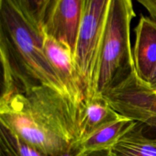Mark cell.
I'll use <instances>...</instances> for the list:
<instances>
[{
    "label": "cell",
    "instance_id": "1",
    "mask_svg": "<svg viewBox=\"0 0 156 156\" xmlns=\"http://www.w3.org/2000/svg\"><path fill=\"white\" fill-rule=\"evenodd\" d=\"M79 122L80 108L44 85L0 101V123L44 156H58L77 144Z\"/></svg>",
    "mask_w": 156,
    "mask_h": 156
},
{
    "label": "cell",
    "instance_id": "2",
    "mask_svg": "<svg viewBox=\"0 0 156 156\" xmlns=\"http://www.w3.org/2000/svg\"><path fill=\"white\" fill-rule=\"evenodd\" d=\"M47 2L0 0V51L29 85L49 87L68 97L44 50L42 18Z\"/></svg>",
    "mask_w": 156,
    "mask_h": 156
},
{
    "label": "cell",
    "instance_id": "3",
    "mask_svg": "<svg viewBox=\"0 0 156 156\" xmlns=\"http://www.w3.org/2000/svg\"><path fill=\"white\" fill-rule=\"evenodd\" d=\"M136 17L131 0H111L92 97H104L135 70L130 27Z\"/></svg>",
    "mask_w": 156,
    "mask_h": 156
},
{
    "label": "cell",
    "instance_id": "4",
    "mask_svg": "<svg viewBox=\"0 0 156 156\" xmlns=\"http://www.w3.org/2000/svg\"><path fill=\"white\" fill-rule=\"evenodd\" d=\"M110 2L111 0H84L73 60L85 89V99L93 95Z\"/></svg>",
    "mask_w": 156,
    "mask_h": 156
},
{
    "label": "cell",
    "instance_id": "5",
    "mask_svg": "<svg viewBox=\"0 0 156 156\" xmlns=\"http://www.w3.org/2000/svg\"><path fill=\"white\" fill-rule=\"evenodd\" d=\"M84 0H47L42 18L44 34L73 53L83 13Z\"/></svg>",
    "mask_w": 156,
    "mask_h": 156
},
{
    "label": "cell",
    "instance_id": "6",
    "mask_svg": "<svg viewBox=\"0 0 156 156\" xmlns=\"http://www.w3.org/2000/svg\"><path fill=\"white\" fill-rule=\"evenodd\" d=\"M44 50L49 62L66 90L68 97L79 108L83 105L85 93L78 75L73 53L63 44L44 35Z\"/></svg>",
    "mask_w": 156,
    "mask_h": 156
},
{
    "label": "cell",
    "instance_id": "7",
    "mask_svg": "<svg viewBox=\"0 0 156 156\" xmlns=\"http://www.w3.org/2000/svg\"><path fill=\"white\" fill-rule=\"evenodd\" d=\"M135 45L133 49L135 70L147 82L156 65V22L142 15L135 27Z\"/></svg>",
    "mask_w": 156,
    "mask_h": 156
},
{
    "label": "cell",
    "instance_id": "8",
    "mask_svg": "<svg viewBox=\"0 0 156 156\" xmlns=\"http://www.w3.org/2000/svg\"><path fill=\"white\" fill-rule=\"evenodd\" d=\"M123 117L113 109L104 97L98 96L85 99L80 108L79 142L98 129Z\"/></svg>",
    "mask_w": 156,
    "mask_h": 156
},
{
    "label": "cell",
    "instance_id": "9",
    "mask_svg": "<svg viewBox=\"0 0 156 156\" xmlns=\"http://www.w3.org/2000/svg\"><path fill=\"white\" fill-rule=\"evenodd\" d=\"M136 123L134 120L123 117L98 129L77 143L81 154L82 155L95 151L110 150Z\"/></svg>",
    "mask_w": 156,
    "mask_h": 156
},
{
    "label": "cell",
    "instance_id": "10",
    "mask_svg": "<svg viewBox=\"0 0 156 156\" xmlns=\"http://www.w3.org/2000/svg\"><path fill=\"white\" fill-rule=\"evenodd\" d=\"M144 124L136 122L111 149V156H156V138L144 133Z\"/></svg>",
    "mask_w": 156,
    "mask_h": 156
},
{
    "label": "cell",
    "instance_id": "11",
    "mask_svg": "<svg viewBox=\"0 0 156 156\" xmlns=\"http://www.w3.org/2000/svg\"><path fill=\"white\" fill-rule=\"evenodd\" d=\"M0 156H44L0 123Z\"/></svg>",
    "mask_w": 156,
    "mask_h": 156
},
{
    "label": "cell",
    "instance_id": "12",
    "mask_svg": "<svg viewBox=\"0 0 156 156\" xmlns=\"http://www.w3.org/2000/svg\"><path fill=\"white\" fill-rule=\"evenodd\" d=\"M150 15L151 18L156 22V0H138Z\"/></svg>",
    "mask_w": 156,
    "mask_h": 156
},
{
    "label": "cell",
    "instance_id": "13",
    "mask_svg": "<svg viewBox=\"0 0 156 156\" xmlns=\"http://www.w3.org/2000/svg\"><path fill=\"white\" fill-rule=\"evenodd\" d=\"M146 83L148 84L149 87L152 91L156 92V65L155 68H154L153 71L151 73L150 76H149V80H148Z\"/></svg>",
    "mask_w": 156,
    "mask_h": 156
},
{
    "label": "cell",
    "instance_id": "14",
    "mask_svg": "<svg viewBox=\"0 0 156 156\" xmlns=\"http://www.w3.org/2000/svg\"><path fill=\"white\" fill-rule=\"evenodd\" d=\"M58 156H82L80 150H79V147H78L77 144L75 145L71 149L68 151V152H65L63 154H61V155Z\"/></svg>",
    "mask_w": 156,
    "mask_h": 156
},
{
    "label": "cell",
    "instance_id": "15",
    "mask_svg": "<svg viewBox=\"0 0 156 156\" xmlns=\"http://www.w3.org/2000/svg\"><path fill=\"white\" fill-rule=\"evenodd\" d=\"M82 156H111V154H110L109 150H101L88 152V153L84 154Z\"/></svg>",
    "mask_w": 156,
    "mask_h": 156
}]
</instances>
